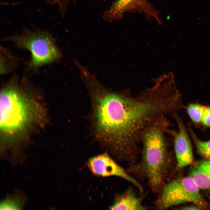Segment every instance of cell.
<instances>
[{"mask_svg": "<svg viewBox=\"0 0 210 210\" xmlns=\"http://www.w3.org/2000/svg\"><path fill=\"white\" fill-rule=\"evenodd\" d=\"M202 123L206 126L210 127V106H205Z\"/></svg>", "mask_w": 210, "mask_h": 210, "instance_id": "cell-14", "label": "cell"}, {"mask_svg": "<svg viewBox=\"0 0 210 210\" xmlns=\"http://www.w3.org/2000/svg\"><path fill=\"white\" fill-rule=\"evenodd\" d=\"M3 40L11 41L17 47L30 52V69H37L58 61L62 56L54 38L46 31L24 28L20 33L8 36Z\"/></svg>", "mask_w": 210, "mask_h": 210, "instance_id": "cell-3", "label": "cell"}, {"mask_svg": "<svg viewBox=\"0 0 210 210\" xmlns=\"http://www.w3.org/2000/svg\"><path fill=\"white\" fill-rule=\"evenodd\" d=\"M49 4L51 5H60L63 3L65 0H46Z\"/></svg>", "mask_w": 210, "mask_h": 210, "instance_id": "cell-16", "label": "cell"}, {"mask_svg": "<svg viewBox=\"0 0 210 210\" xmlns=\"http://www.w3.org/2000/svg\"><path fill=\"white\" fill-rule=\"evenodd\" d=\"M209 199H210V197H209Z\"/></svg>", "mask_w": 210, "mask_h": 210, "instance_id": "cell-17", "label": "cell"}, {"mask_svg": "<svg viewBox=\"0 0 210 210\" xmlns=\"http://www.w3.org/2000/svg\"><path fill=\"white\" fill-rule=\"evenodd\" d=\"M200 188L189 176L177 178L167 183L155 202L158 209H166L178 205L191 203L202 210L210 206L201 194Z\"/></svg>", "mask_w": 210, "mask_h": 210, "instance_id": "cell-4", "label": "cell"}, {"mask_svg": "<svg viewBox=\"0 0 210 210\" xmlns=\"http://www.w3.org/2000/svg\"><path fill=\"white\" fill-rule=\"evenodd\" d=\"M172 116L178 125V130L175 131L169 128L167 130L166 132L173 138L177 167L183 168L193 162L192 145L186 128L182 119L177 113Z\"/></svg>", "mask_w": 210, "mask_h": 210, "instance_id": "cell-6", "label": "cell"}, {"mask_svg": "<svg viewBox=\"0 0 210 210\" xmlns=\"http://www.w3.org/2000/svg\"><path fill=\"white\" fill-rule=\"evenodd\" d=\"M127 12L144 14L149 20L154 19L158 24L162 23L159 12L148 0H116L104 12L103 19L109 22L118 21Z\"/></svg>", "mask_w": 210, "mask_h": 210, "instance_id": "cell-5", "label": "cell"}, {"mask_svg": "<svg viewBox=\"0 0 210 210\" xmlns=\"http://www.w3.org/2000/svg\"><path fill=\"white\" fill-rule=\"evenodd\" d=\"M25 198L21 194L17 193L7 197L0 204V209H20L25 202Z\"/></svg>", "mask_w": 210, "mask_h": 210, "instance_id": "cell-10", "label": "cell"}, {"mask_svg": "<svg viewBox=\"0 0 210 210\" xmlns=\"http://www.w3.org/2000/svg\"><path fill=\"white\" fill-rule=\"evenodd\" d=\"M111 210H141L148 209L142 200L130 188L116 199L110 207Z\"/></svg>", "mask_w": 210, "mask_h": 210, "instance_id": "cell-9", "label": "cell"}, {"mask_svg": "<svg viewBox=\"0 0 210 210\" xmlns=\"http://www.w3.org/2000/svg\"><path fill=\"white\" fill-rule=\"evenodd\" d=\"M205 106L195 103L189 104L187 107L188 114L192 120L196 123L202 122Z\"/></svg>", "mask_w": 210, "mask_h": 210, "instance_id": "cell-13", "label": "cell"}, {"mask_svg": "<svg viewBox=\"0 0 210 210\" xmlns=\"http://www.w3.org/2000/svg\"><path fill=\"white\" fill-rule=\"evenodd\" d=\"M89 169L94 174L103 176H116L131 183L140 192L143 191V187L106 153L93 157L88 161Z\"/></svg>", "mask_w": 210, "mask_h": 210, "instance_id": "cell-7", "label": "cell"}, {"mask_svg": "<svg viewBox=\"0 0 210 210\" xmlns=\"http://www.w3.org/2000/svg\"><path fill=\"white\" fill-rule=\"evenodd\" d=\"M176 209L178 210H202L199 207L195 205V204H193L191 205H189L186 206H182L179 207L178 209Z\"/></svg>", "mask_w": 210, "mask_h": 210, "instance_id": "cell-15", "label": "cell"}, {"mask_svg": "<svg viewBox=\"0 0 210 210\" xmlns=\"http://www.w3.org/2000/svg\"><path fill=\"white\" fill-rule=\"evenodd\" d=\"M171 123L163 116L150 124L143 132L139 161L129 164L128 172L147 180L152 190L160 193L170 174L172 160L166 137Z\"/></svg>", "mask_w": 210, "mask_h": 210, "instance_id": "cell-2", "label": "cell"}, {"mask_svg": "<svg viewBox=\"0 0 210 210\" xmlns=\"http://www.w3.org/2000/svg\"><path fill=\"white\" fill-rule=\"evenodd\" d=\"M1 52V74H4L10 72L16 65L10 63L11 62H17L16 60L10 61L15 57L6 49L2 48Z\"/></svg>", "mask_w": 210, "mask_h": 210, "instance_id": "cell-12", "label": "cell"}, {"mask_svg": "<svg viewBox=\"0 0 210 210\" xmlns=\"http://www.w3.org/2000/svg\"><path fill=\"white\" fill-rule=\"evenodd\" d=\"M189 130L198 153L202 159L210 160V139L207 141H202L197 137L190 128H189Z\"/></svg>", "mask_w": 210, "mask_h": 210, "instance_id": "cell-11", "label": "cell"}, {"mask_svg": "<svg viewBox=\"0 0 210 210\" xmlns=\"http://www.w3.org/2000/svg\"><path fill=\"white\" fill-rule=\"evenodd\" d=\"M189 176L200 189L210 190V160L202 159L193 162Z\"/></svg>", "mask_w": 210, "mask_h": 210, "instance_id": "cell-8", "label": "cell"}, {"mask_svg": "<svg viewBox=\"0 0 210 210\" xmlns=\"http://www.w3.org/2000/svg\"><path fill=\"white\" fill-rule=\"evenodd\" d=\"M33 87L26 78L13 75L0 92V133L3 145L24 138L45 120L43 109L34 98Z\"/></svg>", "mask_w": 210, "mask_h": 210, "instance_id": "cell-1", "label": "cell"}]
</instances>
